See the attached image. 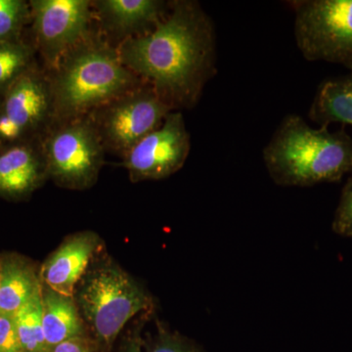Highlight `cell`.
<instances>
[{"label":"cell","instance_id":"obj_1","mask_svg":"<svg viewBox=\"0 0 352 352\" xmlns=\"http://www.w3.org/2000/svg\"><path fill=\"white\" fill-rule=\"evenodd\" d=\"M117 50L122 64L175 111L195 107L217 73L214 22L191 0L171 2L154 31L122 41Z\"/></svg>","mask_w":352,"mask_h":352},{"label":"cell","instance_id":"obj_2","mask_svg":"<svg viewBox=\"0 0 352 352\" xmlns=\"http://www.w3.org/2000/svg\"><path fill=\"white\" fill-rule=\"evenodd\" d=\"M53 122L88 117L145 82L120 61L117 48L90 34L50 75Z\"/></svg>","mask_w":352,"mask_h":352},{"label":"cell","instance_id":"obj_3","mask_svg":"<svg viewBox=\"0 0 352 352\" xmlns=\"http://www.w3.org/2000/svg\"><path fill=\"white\" fill-rule=\"evenodd\" d=\"M271 179L283 187L340 182L352 173V138L344 129H314L300 116L284 118L264 147Z\"/></svg>","mask_w":352,"mask_h":352},{"label":"cell","instance_id":"obj_4","mask_svg":"<svg viewBox=\"0 0 352 352\" xmlns=\"http://www.w3.org/2000/svg\"><path fill=\"white\" fill-rule=\"evenodd\" d=\"M80 308L102 352H111L127 322L151 307V298L124 270L106 265L83 284Z\"/></svg>","mask_w":352,"mask_h":352},{"label":"cell","instance_id":"obj_5","mask_svg":"<svg viewBox=\"0 0 352 352\" xmlns=\"http://www.w3.org/2000/svg\"><path fill=\"white\" fill-rule=\"evenodd\" d=\"M296 46L307 61L352 67V0L291 1Z\"/></svg>","mask_w":352,"mask_h":352},{"label":"cell","instance_id":"obj_6","mask_svg":"<svg viewBox=\"0 0 352 352\" xmlns=\"http://www.w3.org/2000/svg\"><path fill=\"white\" fill-rule=\"evenodd\" d=\"M41 139L48 175L73 188L94 183L106 149L89 117L54 120Z\"/></svg>","mask_w":352,"mask_h":352},{"label":"cell","instance_id":"obj_7","mask_svg":"<svg viewBox=\"0 0 352 352\" xmlns=\"http://www.w3.org/2000/svg\"><path fill=\"white\" fill-rule=\"evenodd\" d=\"M173 108L147 82L88 116L106 150L126 154L155 131Z\"/></svg>","mask_w":352,"mask_h":352},{"label":"cell","instance_id":"obj_8","mask_svg":"<svg viewBox=\"0 0 352 352\" xmlns=\"http://www.w3.org/2000/svg\"><path fill=\"white\" fill-rule=\"evenodd\" d=\"M52 122L50 76L36 65L0 96V146L41 138Z\"/></svg>","mask_w":352,"mask_h":352},{"label":"cell","instance_id":"obj_9","mask_svg":"<svg viewBox=\"0 0 352 352\" xmlns=\"http://www.w3.org/2000/svg\"><path fill=\"white\" fill-rule=\"evenodd\" d=\"M32 44L47 68L91 34V2L87 0H32Z\"/></svg>","mask_w":352,"mask_h":352},{"label":"cell","instance_id":"obj_10","mask_svg":"<svg viewBox=\"0 0 352 352\" xmlns=\"http://www.w3.org/2000/svg\"><path fill=\"white\" fill-rule=\"evenodd\" d=\"M191 138L179 111H171L124 155V164L134 182L157 180L182 170L189 156Z\"/></svg>","mask_w":352,"mask_h":352},{"label":"cell","instance_id":"obj_11","mask_svg":"<svg viewBox=\"0 0 352 352\" xmlns=\"http://www.w3.org/2000/svg\"><path fill=\"white\" fill-rule=\"evenodd\" d=\"M171 2L162 0H99L95 11L102 29L120 43L150 34L168 15Z\"/></svg>","mask_w":352,"mask_h":352},{"label":"cell","instance_id":"obj_12","mask_svg":"<svg viewBox=\"0 0 352 352\" xmlns=\"http://www.w3.org/2000/svg\"><path fill=\"white\" fill-rule=\"evenodd\" d=\"M48 175L41 139L0 146V195H28Z\"/></svg>","mask_w":352,"mask_h":352},{"label":"cell","instance_id":"obj_13","mask_svg":"<svg viewBox=\"0 0 352 352\" xmlns=\"http://www.w3.org/2000/svg\"><path fill=\"white\" fill-rule=\"evenodd\" d=\"M97 248L94 234L69 238L44 263L41 277L48 289L73 298L76 285L85 274Z\"/></svg>","mask_w":352,"mask_h":352},{"label":"cell","instance_id":"obj_14","mask_svg":"<svg viewBox=\"0 0 352 352\" xmlns=\"http://www.w3.org/2000/svg\"><path fill=\"white\" fill-rule=\"evenodd\" d=\"M44 338L50 349L66 340L85 337V329L72 296L48 289L43 293Z\"/></svg>","mask_w":352,"mask_h":352},{"label":"cell","instance_id":"obj_15","mask_svg":"<svg viewBox=\"0 0 352 352\" xmlns=\"http://www.w3.org/2000/svg\"><path fill=\"white\" fill-rule=\"evenodd\" d=\"M308 116L320 126L331 124L352 126V72L349 76L329 78L322 82Z\"/></svg>","mask_w":352,"mask_h":352},{"label":"cell","instance_id":"obj_16","mask_svg":"<svg viewBox=\"0 0 352 352\" xmlns=\"http://www.w3.org/2000/svg\"><path fill=\"white\" fill-rule=\"evenodd\" d=\"M41 288L29 266L15 258L0 261V314H15Z\"/></svg>","mask_w":352,"mask_h":352},{"label":"cell","instance_id":"obj_17","mask_svg":"<svg viewBox=\"0 0 352 352\" xmlns=\"http://www.w3.org/2000/svg\"><path fill=\"white\" fill-rule=\"evenodd\" d=\"M14 317L23 351L51 352L44 338L41 288L14 314Z\"/></svg>","mask_w":352,"mask_h":352},{"label":"cell","instance_id":"obj_18","mask_svg":"<svg viewBox=\"0 0 352 352\" xmlns=\"http://www.w3.org/2000/svg\"><path fill=\"white\" fill-rule=\"evenodd\" d=\"M36 53L34 44L23 38L0 41V96L25 72L36 66Z\"/></svg>","mask_w":352,"mask_h":352},{"label":"cell","instance_id":"obj_19","mask_svg":"<svg viewBox=\"0 0 352 352\" xmlns=\"http://www.w3.org/2000/svg\"><path fill=\"white\" fill-rule=\"evenodd\" d=\"M31 22V6L25 0H0V41L22 39Z\"/></svg>","mask_w":352,"mask_h":352},{"label":"cell","instance_id":"obj_20","mask_svg":"<svg viewBox=\"0 0 352 352\" xmlns=\"http://www.w3.org/2000/svg\"><path fill=\"white\" fill-rule=\"evenodd\" d=\"M143 352H204L195 342L159 326L157 332L140 340Z\"/></svg>","mask_w":352,"mask_h":352},{"label":"cell","instance_id":"obj_21","mask_svg":"<svg viewBox=\"0 0 352 352\" xmlns=\"http://www.w3.org/2000/svg\"><path fill=\"white\" fill-rule=\"evenodd\" d=\"M332 228L333 232L342 237L352 238V175L342 188Z\"/></svg>","mask_w":352,"mask_h":352},{"label":"cell","instance_id":"obj_22","mask_svg":"<svg viewBox=\"0 0 352 352\" xmlns=\"http://www.w3.org/2000/svg\"><path fill=\"white\" fill-rule=\"evenodd\" d=\"M15 317L0 314V352H22Z\"/></svg>","mask_w":352,"mask_h":352},{"label":"cell","instance_id":"obj_23","mask_svg":"<svg viewBox=\"0 0 352 352\" xmlns=\"http://www.w3.org/2000/svg\"><path fill=\"white\" fill-rule=\"evenodd\" d=\"M51 352H94V349L85 337H80L58 344L51 349Z\"/></svg>","mask_w":352,"mask_h":352},{"label":"cell","instance_id":"obj_24","mask_svg":"<svg viewBox=\"0 0 352 352\" xmlns=\"http://www.w3.org/2000/svg\"><path fill=\"white\" fill-rule=\"evenodd\" d=\"M122 352H143L140 340H129V342H126V346L122 347Z\"/></svg>","mask_w":352,"mask_h":352},{"label":"cell","instance_id":"obj_25","mask_svg":"<svg viewBox=\"0 0 352 352\" xmlns=\"http://www.w3.org/2000/svg\"><path fill=\"white\" fill-rule=\"evenodd\" d=\"M351 72H352V67H351Z\"/></svg>","mask_w":352,"mask_h":352},{"label":"cell","instance_id":"obj_26","mask_svg":"<svg viewBox=\"0 0 352 352\" xmlns=\"http://www.w3.org/2000/svg\"><path fill=\"white\" fill-rule=\"evenodd\" d=\"M22 352H25V351H22Z\"/></svg>","mask_w":352,"mask_h":352}]
</instances>
